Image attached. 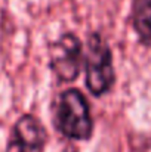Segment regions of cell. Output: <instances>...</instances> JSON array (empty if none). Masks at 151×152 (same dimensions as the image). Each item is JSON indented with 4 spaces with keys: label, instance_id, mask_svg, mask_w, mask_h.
I'll return each mask as SVG.
<instances>
[{
    "label": "cell",
    "instance_id": "cell-3",
    "mask_svg": "<svg viewBox=\"0 0 151 152\" xmlns=\"http://www.w3.org/2000/svg\"><path fill=\"white\" fill-rule=\"evenodd\" d=\"M83 62V45L74 33H64L50 43L49 66L59 83L76 81L80 75Z\"/></svg>",
    "mask_w": 151,
    "mask_h": 152
},
{
    "label": "cell",
    "instance_id": "cell-1",
    "mask_svg": "<svg viewBox=\"0 0 151 152\" xmlns=\"http://www.w3.org/2000/svg\"><path fill=\"white\" fill-rule=\"evenodd\" d=\"M53 127L70 140H89L94 134V118L88 98L77 87L62 90L53 102Z\"/></svg>",
    "mask_w": 151,
    "mask_h": 152
},
{
    "label": "cell",
    "instance_id": "cell-6",
    "mask_svg": "<svg viewBox=\"0 0 151 152\" xmlns=\"http://www.w3.org/2000/svg\"><path fill=\"white\" fill-rule=\"evenodd\" d=\"M71 152H77L76 151V148H71Z\"/></svg>",
    "mask_w": 151,
    "mask_h": 152
},
{
    "label": "cell",
    "instance_id": "cell-5",
    "mask_svg": "<svg viewBox=\"0 0 151 152\" xmlns=\"http://www.w3.org/2000/svg\"><path fill=\"white\" fill-rule=\"evenodd\" d=\"M129 22L141 46L151 49V0H132Z\"/></svg>",
    "mask_w": 151,
    "mask_h": 152
},
{
    "label": "cell",
    "instance_id": "cell-4",
    "mask_svg": "<svg viewBox=\"0 0 151 152\" xmlns=\"http://www.w3.org/2000/svg\"><path fill=\"white\" fill-rule=\"evenodd\" d=\"M48 132L33 114H22L10 129L4 152H43Z\"/></svg>",
    "mask_w": 151,
    "mask_h": 152
},
{
    "label": "cell",
    "instance_id": "cell-2",
    "mask_svg": "<svg viewBox=\"0 0 151 152\" xmlns=\"http://www.w3.org/2000/svg\"><path fill=\"white\" fill-rule=\"evenodd\" d=\"M116 78L111 48L99 33H91L85 55V84L89 93L95 98L107 95L114 87Z\"/></svg>",
    "mask_w": 151,
    "mask_h": 152
}]
</instances>
